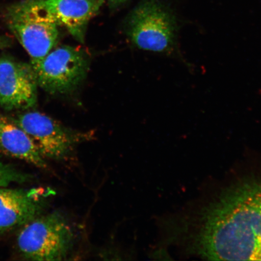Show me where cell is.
I'll use <instances>...</instances> for the list:
<instances>
[{"label":"cell","mask_w":261,"mask_h":261,"mask_svg":"<svg viewBox=\"0 0 261 261\" xmlns=\"http://www.w3.org/2000/svg\"><path fill=\"white\" fill-rule=\"evenodd\" d=\"M194 246L208 260H261V178L240 179L202 210Z\"/></svg>","instance_id":"cell-1"},{"label":"cell","mask_w":261,"mask_h":261,"mask_svg":"<svg viewBox=\"0 0 261 261\" xmlns=\"http://www.w3.org/2000/svg\"><path fill=\"white\" fill-rule=\"evenodd\" d=\"M6 21L31 61L44 57L57 43L59 25L44 0H27L11 6Z\"/></svg>","instance_id":"cell-2"},{"label":"cell","mask_w":261,"mask_h":261,"mask_svg":"<svg viewBox=\"0 0 261 261\" xmlns=\"http://www.w3.org/2000/svg\"><path fill=\"white\" fill-rule=\"evenodd\" d=\"M74 233L58 212L36 218L22 226L16 244L19 253L32 260H64L73 246Z\"/></svg>","instance_id":"cell-3"},{"label":"cell","mask_w":261,"mask_h":261,"mask_svg":"<svg viewBox=\"0 0 261 261\" xmlns=\"http://www.w3.org/2000/svg\"><path fill=\"white\" fill-rule=\"evenodd\" d=\"M128 35L142 50L172 53L177 47V23L171 12L155 0H146L132 12Z\"/></svg>","instance_id":"cell-4"},{"label":"cell","mask_w":261,"mask_h":261,"mask_svg":"<svg viewBox=\"0 0 261 261\" xmlns=\"http://www.w3.org/2000/svg\"><path fill=\"white\" fill-rule=\"evenodd\" d=\"M27 133L40 154L45 159L61 161L68 159L75 147L93 139L91 133L66 128L44 114L28 112L11 118Z\"/></svg>","instance_id":"cell-5"},{"label":"cell","mask_w":261,"mask_h":261,"mask_svg":"<svg viewBox=\"0 0 261 261\" xmlns=\"http://www.w3.org/2000/svg\"><path fill=\"white\" fill-rule=\"evenodd\" d=\"M38 86L51 94L71 92L86 78L89 63L77 48L64 45L40 60L31 61Z\"/></svg>","instance_id":"cell-6"},{"label":"cell","mask_w":261,"mask_h":261,"mask_svg":"<svg viewBox=\"0 0 261 261\" xmlns=\"http://www.w3.org/2000/svg\"><path fill=\"white\" fill-rule=\"evenodd\" d=\"M37 77L31 64L0 58V106L6 110H28L37 102Z\"/></svg>","instance_id":"cell-7"},{"label":"cell","mask_w":261,"mask_h":261,"mask_svg":"<svg viewBox=\"0 0 261 261\" xmlns=\"http://www.w3.org/2000/svg\"><path fill=\"white\" fill-rule=\"evenodd\" d=\"M54 191L0 188V231L22 227L42 215Z\"/></svg>","instance_id":"cell-8"},{"label":"cell","mask_w":261,"mask_h":261,"mask_svg":"<svg viewBox=\"0 0 261 261\" xmlns=\"http://www.w3.org/2000/svg\"><path fill=\"white\" fill-rule=\"evenodd\" d=\"M45 7L59 25H63L80 42H84L88 24L99 12L103 0H44Z\"/></svg>","instance_id":"cell-9"},{"label":"cell","mask_w":261,"mask_h":261,"mask_svg":"<svg viewBox=\"0 0 261 261\" xmlns=\"http://www.w3.org/2000/svg\"><path fill=\"white\" fill-rule=\"evenodd\" d=\"M0 152L30 163L38 168L48 169L46 161L27 133L11 118L2 114H0Z\"/></svg>","instance_id":"cell-10"},{"label":"cell","mask_w":261,"mask_h":261,"mask_svg":"<svg viewBox=\"0 0 261 261\" xmlns=\"http://www.w3.org/2000/svg\"><path fill=\"white\" fill-rule=\"evenodd\" d=\"M29 176L24 174L9 165L0 162V188L8 187L14 182H24Z\"/></svg>","instance_id":"cell-11"},{"label":"cell","mask_w":261,"mask_h":261,"mask_svg":"<svg viewBox=\"0 0 261 261\" xmlns=\"http://www.w3.org/2000/svg\"><path fill=\"white\" fill-rule=\"evenodd\" d=\"M127 1L128 0H109L110 5L112 7H117V6L123 4L124 3Z\"/></svg>","instance_id":"cell-12"},{"label":"cell","mask_w":261,"mask_h":261,"mask_svg":"<svg viewBox=\"0 0 261 261\" xmlns=\"http://www.w3.org/2000/svg\"><path fill=\"white\" fill-rule=\"evenodd\" d=\"M7 44L6 39L0 38V48L5 47Z\"/></svg>","instance_id":"cell-13"}]
</instances>
